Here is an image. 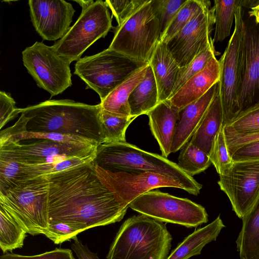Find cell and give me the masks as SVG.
<instances>
[{
    "mask_svg": "<svg viewBox=\"0 0 259 259\" xmlns=\"http://www.w3.org/2000/svg\"><path fill=\"white\" fill-rule=\"evenodd\" d=\"M84 231L86 230L84 229L64 222L49 223L43 235L54 244H59L72 239Z\"/></svg>",
    "mask_w": 259,
    "mask_h": 259,
    "instance_id": "37",
    "label": "cell"
},
{
    "mask_svg": "<svg viewBox=\"0 0 259 259\" xmlns=\"http://www.w3.org/2000/svg\"><path fill=\"white\" fill-rule=\"evenodd\" d=\"M147 0H107L105 2L121 24Z\"/></svg>",
    "mask_w": 259,
    "mask_h": 259,
    "instance_id": "38",
    "label": "cell"
},
{
    "mask_svg": "<svg viewBox=\"0 0 259 259\" xmlns=\"http://www.w3.org/2000/svg\"><path fill=\"white\" fill-rule=\"evenodd\" d=\"M242 0L214 1L215 30L213 43L223 41L231 32L237 8L242 7Z\"/></svg>",
    "mask_w": 259,
    "mask_h": 259,
    "instance_id": "28",
    "label": "cell"
},
{
    "mask_svg": "<svg viewBox=\"0 0 259 259\" xmlns=\"http://www.w3.org/2000/svg\"><path fill=\"white\" fill-rule=\"evenodd\" d=\"M133 210L166 223L195 228L208 222L202 205L187 198L160 191H150L139 196L128 205Z\"/></svg>",
    "mask_w": 259,
    "mask_h": 259,
    "instance_id": "9",
    "label": "cell"
},
{
    "mask_svg": "<svg viewBox=\"0 0 259 259\" xmlns=\"http://www.w3.org/2000/svg\"><path fill=\"white\" fill-rule=\"evenodd\" d=\"M25 130L83 138L98 145L104 142L100 121V104L92 105L73 100H50L18 108Z\"/></svg>",
    "mask_w": 259,
    "mask_h": 259,
    "instance_id": "2",
    "label": "cell"
},
{
    "mask_svg": "<svg viewBox=\"0 0 259 259\" xmlns=\"http://www.w3.org/2000/svg\"><path fill=\"white\" fill-rule=\"evenodd\" d=\"M249 9L250 10L248 11V16L253 17L255 22L259 24V3Z\"/></svg>",
    "mask_w": 259,
    "mask_h": 259,
    "instance_id": "44",
    "label": "cell"
},
{
    "mask_svg": "<svg viewBox=\"0 0 259 259\" xmlns=\"http://www.w3.org/2000/svg\"><path fill=\"white\" fill-rule=\"evenodd\" d=\"M218 183L233 210L242 219L259 195V161H232L220 174Z\"/></svg>",
    "mask_w": 259,
    "mask_h": 259,
    "instance_id": "13",
    "label": "cell"
},
{
    "mask_svg": "<svg viewBox=\"0 0 259 259\" xmlns=\"http://www.w3.org/2000/svg\"><path fill=\"white\" fill-rule=\"evenodd\" d=\"M224 130L236 133L259 132V106L239 116L223 126Z\"/></svg>",
    "mask_w": 259,
    "mask_h": 259,
    "instance_id": "34",
    "label": "cell"
},
{
    "mask_svg": "<svg viewBox=\"0 0 259 259\" xmlns=\"http://www.w3.org/2000/svg\"><path fill=\"white\" fill-rule=\"evenodd\" d=\"M16 102L10 94L0 92V128L15 118L19 114Z\"/></svg>",
    "mask_w": 259,
    "mask_h": 259,
    "instance_id": "40",
    "label": "cell"
},
{
    "mask_svg": "<svg viewBox=\"0 0 259 259\" xmlns=\"http://www.w3.org/2000/svg\"><path fill=\"white\" fill-rule=\"evenodd\" d=\"M224 132L229 154L242 145L259 141V132L244 134L227 132L224 130Z\"/></svg>",
    "mask_w": 259,
    "mask_h": 259,
    "instance_id": "42",
    "label": "cell"
},
{
    "mask_svg": "<svg viewBox=\"0 0 259 259\" xmlns=\"http://www.w3.org/2000/svg\"><path fill=\"white\" fill-rule=\"evenodd\" d=\"M223 127V112L219 91L190 142L209 156L214 139Z\"/></svg>",
    "mask_w": 259,
    "mask_h": 259,
    "instance_id": "22",
    "label": "cell"
},
{
    "mask_svg": "<svg viewBox=\"0 0 259 259\" xmlns=\"http://www.w3.org/2000/svg\"><path fill=\"white\" fill-rule=\"evenodd\" d=\"M225 227L220 215L207 225L195 230L186 237L168 255L166 259H189L199 255L203 248L215 241Z\"/></svg>",
    "mask_w": 259,
    "mask_h": 259,
    "instance_id": "23",
    "label": "cell"
},
{
    "mask_svg": "<svg viewBox=\"0 0 259 259\" xmlns=\"http://www.w3.org/2000/svg\"><path fill=\"white\" fill-rule=\"evenodd\" d=\"M230 155L232 161H259V141L242 145L234 149Z\"/></svg>",
    "mask_w": 259,
    "mask_h": 259,
    "instance_id": "41",
    "label": "cell"
},
{
    "mask_svg": "<svg viewBox=\"0 0 259 259\" xmlns=\"http://www.w3.org/2000/svg\"><path fill=\"white\" fill-rule=\"evenodd\" d=\"M220 54V53L215 50L213 42H212L199 52L187 66L184 68H181L174 91L170 97L191 77L202 70L212 57Z\"/></svg>",
    "mask_w": 259,
    "mask_h": 259,
    "instance_id": "33",
    "label": "cell"
},
{
    "mask_svg": "<svg viewBox=\"0 0 259 259\" xmlns=\"http://www.w3.org/2000/svg\"><path fill=\"white\" fill-rule=\"evenodd\" d=\"M0 259H74V257L70 249L56 248L51 251L33 255L6 252L0 256Z\"/></svg>",
    "mask_w": 259,
    "mask_h": 259,
    "instance_id": "39",
    "label": "cell"
},
{
    "mask_svg": "<svg viewBox=\"0 0 259 259\" xmlns=\"http://www.w3.org/2000/svg\"><path fill=\"white\" fill-rule=\"evenodd\" d=\"M147 64L108 48L77 61L74 74L86 83V89L95 91L102 101L117 87Z\"/></svg>",
    "mask_w": 259,
    "mask_h": 259,
    "instance_id": "7",
    "label": "cell"
},
{
    "mask_svg": "<svg viewBox=\"0 0 259 259\" xmlns=\"http://www.w3.org/2000/svg\"><path fill=\"white\" fill-rule=\"evenodd\" d=\"M220 63L212 57L206 66L191 77L169 99L179 110L204 95L219 81Z\"/></svg>",
    "mask_w": 259,
    "mask_h": 259,
    "instance_id": "19",
    "label": "cell"
},
{
    "mask_svg": "<svg viewBox=\"0 0 259 259\" xmlns=\"http://www.w3.org/2000/svg\"><path fill=\"white\" fill-rule=\"evenodd\" d=\"M26 179L24 165L10 153L0 149V193Z\"/></svg>",
    "mask_w": 259,
    "mask_h": 259,
    "instance_id": "30",
    "label": "cell"
},
{
    "mask_svg": "<svg viewBox=\"0 0 259 259\" xmlns=\"http://www.w3.org/2000/svg\"><path fill=\"white\" fill-rule=\"evenodd\" d=\"M97 146L87 143L31 139L0 145L23 165L56 163L68 158L95 154Z\"/></svg>",
    "mask_w": 259,
    "mask_h": 259,
    "instance_id": "12",
    "label": "cell"
},
{
    "mask_svg": "<svg viewBox=\"0 0 259 259\" xmlns=\"http://www.w3.org/2000/svg\"><path fill=\"white\" fill-rule=\"evenodd\" d=\"M215 10L209 1L199 10L186 25L166 43L180 68L187 66L203 49L213 42Z\"/></svg>",
    "mask_w": 259,
    "mask_h": 259,
    "instance_id": "15",
    "label": "cell"
},
{
    "mask_svg": "<svg viewBox=\"0 0 259 259\" xmlns=\"http://www.w3.org/2000/svg\"><path fill=\"white\" fill-rule=\"evenodd\" d=\"M131 115L146 114L158 104V91L153 70L148 65L144 79L132 92L128 100Z\"/></svg>",
    "mask_w": 259,
    "mask_h": 259,
    "instance_id": "26",
    "label": "cell"
},
{
    "mask_svg": "<svg viewBox=\"0 0 259 259\" xmlns=\"http://www.w3.org/2000/svg\"><path fill=\"white\" fill-rule=\"evenodd\" d=\"M136 118L115 116L101 108L100 121L104 135V143L126 142V130Z\"/></svg>",
    "mask_w": 259,
    "mask_h": 259,
    "instance_id": "32",
    "label": "cell"
},
{
    "mask_svg": "<svg viewBox=\"0 0 259 259\" xmlns=\"http://www.w3.org/2000/svg\"><path fill=\"white\" fill-rule=\"evenodd\" d=\"M244 8H237L235 26L228 45L220 59L219 94L223 112V126L237 115V91L241 42L244 30Z\"/></svg>",
    "mask_w": 259,
    "mask_h": 259,
    "instance_id": "14",
    "label": "cell"
},
{
    "mask_svg": "<svg viewBox=\"0 0 259 259\" xmlns=\"http://www.w3.org/2000/svg\"><path fill=\"white\" fill-rule=\"evenodd\" d=\"M109 48L149 64L161 32L152 0H147L121 24L114 28Z\"/></svg>",
    "mask_w": 259,
    "mask_h": 259,
    "instance_id": "6",
    "label": "cell"
},
{
    "mask_svg": "<svg viewBox=\"0 0 259 259\" xmlns=\"http://www.w3.org/2000/svg\"><path fill=\"white\" fill-rule=\"evenodd\" d=\"M71 248L75 252L78 259H100L97 254L92 252L86 245L82 244L77 236L73 239Z\"/></svg>",
    "mask_w": 259,
    "mask_h": 259,
    "instance_id": "43",
    "label": "cell"
},
{
    "mask_svg": "<svg viewBox=\"0 0 259 259\" xmlns=\"http://www.w3.org/2000/svg\"><path fill=\"white\" fill-rule=\"evenodd\" d=\"M211 164L209 155L190 141L181 149L178 164L192 177L204 171Z\"/></svg>",
    "mask_w": 259,
    "mask_h": 259,
    "instance_id": "29",
    "label": "cell"
},
{
    "mask_svg": "<svg viewBox=\"0 0 259 259\" xmlns=\"http://www.w3.org/2000/svg\"><path fill=\"white\" fill-rule=\"evenodd\" d=\"M149 64L153 70L158 88V103L169 99L181 68L169 51L166 43L159 41Z\"/></svg>",
    "mask_w": 259,
    "mask_h": 259,
    "instance_id": "21",
    "label": "cell"
},
{
    "mask_svg": "<svg viewBox=\"0 0 259 259\" xmlns=\"http://www.w3.org/2000/svg\"><path fill=\"white\" fill-rule=\"evenodd\" d=\"M219 88V81L201 97L179 110L171 153L177 152L189 142Z\"/></svg>",
    "mask_w": 259,
    "mask_h": 259,
    "instance_id": "18",
    "label": "cell"
},
{
    "mask_svg": "<svg viewBox=\"0 0 259 259\" xmlns=\"http://www.w3.org/2000/svg\"><path fill=\"white\" fill-rule=\"evenodd\" d=\"M97 176L102 184L112 192L119 203L125 207L134 199L147 192L161 187L182 189L181 183L170 177L154 172L140 174L112 172L96 166Z\"/></svg>",
    "mask_w": 259,
    "mask_h": 259,
    "instance_id": "16",
    "label": "cell"
},
{
    "mask_svg": "<svg viewBox=\"0 0 259 259\" xmlns=\"http://www.w3.org/2000/svg\"><path fill=\"white\" fill-rule=\"evenodd\" d=\"M148 65L136 71L101 101L102 109L115 116H132L128 100L133 90L144 79Z\"/></svg>",
    "mask_w": 259,
    "mask_h": 259,
    "instance_id": "24",
    "label": "cell"
},
{
    "mask_svg": "<svg viewBox=\"0 0 259 259\" xmlns=\"http://www.w3.org/2000/svg\"><path fill=\"white\" fill-rule=\"evenodd\" d=\"M208 1L187 0L162 33L160 41L166 43L177 34L190 21L195 14Z\"/></svg>",
    "mask_w": 259,
    "mask_h": 259,
    "instance_id": "31",
    "label": "cell"
},
{
    "mask_svg": "<svg viewBox=\"0 0 259 259\" xmlns=\"http://www.w3.org/2000/svg\"><path fill=\"white\" fill-rule=\"evenodd\" d=\"M49 182L45 176L24 180L0 193V206L6 209L26 232L43 234L49 224Z\"/></svg>",
    "mask_w": 259,
    "mask_h": 259,
    "instance_id": "5",
    "label": "cell"
},
{
    "mask_svg": "<svg viewBox=\"0 0 259 259\" xmlns=\"http://www.w3.org/2000/svg\"><path fill=\"white\" fill-rule=\"evenodd\" d=\"M94 164L112 172H154L179 181L184 190L197 195L202 185L167 158L127 143H103L97 147Z\"/></svg>",
    "mask_w": 259,
    "mask_h": 259,
    "instance_id": "3",
    "label": "cell"
},
{
    "mask_svg": "<svg viewBox=\"0 0 259 259\" xmlns=\"http://www.w3.org/2000/svg\"><path fill=\"white\" fill-rule=\"evenodd\" d=\"M112 28L108 7L105 2L98 0L82 9L76 22L52 47L58 56L71 63L80 59L89 47L106 36Z\"/></svg>",
    "mask_w": 259,
    "mask_h": 259,
    "instance_id": "8",
    "label": "cell"
},
{
    "mask_svg": "<svg viewBox=\"0 0 259 259\" xmlns=\"http://www.w3.org/2000/svg\"><path fill=\"white\" fill-rule=\"evenodd\" d=\"M186 1L152 0L154 11L159 22L161 34Z\"/></svg>",
    "mask_w": 259,
    "mask_h": 259,
    "instance_id": "36",
    "label": "cell"
},
{
    "mask_svg": "<svg viewBox=\"0 0 259 259\" xmlns=\"http://www.w3.org/2000/svg\"><path fill=\"white\" fill-rule=\"evenodd\" d=\"M22 60L37 85L51 97L72 85L70 63L58 56L52 46L36 41L22 52Z\"/></svg>",
    "mask_w": 259,
    "mask_h": 259,
    "instance_id": "11",
    "label": "cell"
},
{
    "mask_svg": "<svg viewBox=\"0 0 259 259\" xmlns=\"http://www.w3.org/2000/svg\"><path fill=\"white\" fill-rule=\"evenodd\" d=\"M179 112V109L167 99L159 102L146 114L151 133L165 158L171 153Z\"/></svg>",
    "mask_w": 259,
    "mask_h": 259,
    "instance_id": "20",
    "label": "cell"
},
{
    "mask_svg": "<svg viewBox=\"0 0 259 259\" xmlns=\"http://www.w3.org/2000/svg\"><path fill=\"white\" fill-rule=\"evenodd\" d=\"M242 220V228L236 241L239 257L259 259V195Z\"/></svg>",
    "mask_w": 259,
    "mask_h": 259,
    "instance_id": "25",
    "label": "cell"
},
{
    "mask_svg": "<svg viewBox=\"0 0 259 259\" xmlns=\"http://www.w3.org/2000/svg\"><path fill=\"white\" fill-rule=\"evenodd\" d=\"M73 1L78 3L81 6L82 9L89 7L90 5H91L95 2L93 0H80Z\"/></svg>",
    "mask_w": 259,
    "mask_h": 259,
    "instance_id": "45",
    "label": "cell"
},
{
    "mask_svg": "<svg viewBox=\"0 0 259 259\" xmlns=\"http://www.w3.org/2000/svg\"><path fill=\"white\" fill-rule=\"evenodd\" d=\"M26 233L14 217L0 206V247L3 252L22 248Z\"/></svg>",
    "mask_w": 259,
    "mask_h": 259,
    "instance_id": "27",
    "label": "cell"
},
{
    "mask_svg": "<svg viewBox=\"0 0 259 259\" xmlns=\"http://www.w3.org/2000/svg\"><path fill=\"white\" fill-rule=\"evenodd\" d=\"M209 156L211 164L214 165L219 175L232 162L227 148L223 127L214 139Z\"/></svg>",
    "mask_w": 259,
    "mask_h": 259,
    "instance_id": "35",
    "label": "cell"
},
{
    "mask_svg": "<svg viewBox=\"0 0 259 259\" xmlns=\"http://www.w3.org/2000/svg\"><path fill=\"white\" fill-rule=\"evenodd\" d=\"M45 176L49 223L64 222L87 230L119 222L126 212L128 207L101 182L93 162Z\"/></svg>",
    "mask_w": 259,
    "mask_h": 259,
    "instance_id": "1",
    "label": "cell"
},
{
    "mask_svg": "<svg viewBox=\"0 0 259 259\" xmlns=\"http://www.w3.org/2000/svg\"><path fill=\"white\" fill-rule=\"evenodd\" d=\"M28 5L32 24L44 39H60L71 27L75 11L66 1L29 0Z\"/></svg>",
    "mask_w": 259,
    "mask_h": 259,
    "instance_id": "17",
    "label": "cell"
},
{
    "mask_svg": "<svg viewBox=\"0 0 259 259\" xmlns=\"http://www.w3.org/2000/svg\"><path fill=\"white\" fill-rule=\"evenodd\" d=\"M172 240L165 224L135 215L121 225L106 259H166Z\"/></svg>",
    "mask_w": 259,
    "mask_h": 259,
    "instance_id": "4",
    "label": "cell"
},
{
    "mask_svg": "<svg viewBox=\"0 0 259 259\" xmlns=\"http://www.w3.org/2000/svg\"><path fill=\"white\" fill-rule=\"evenodd\" d=\"M237 91V117L259 106V24L244 9Z\"/></svg>",
    "mask_w": 259,
    "mask_h": 259,
    "instance_id": "10",
    "label": "cell"
}]
</instances>
